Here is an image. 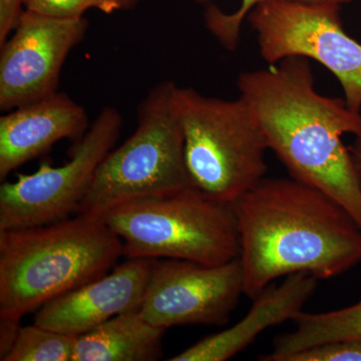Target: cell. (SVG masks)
Wrapping results in <instances>:
<instances>
[{"instance_id":"1","label":"cell","mask_w":361,"mask_h":361,"mask_svg":"<svg viewBox=\"0 0 361 361\" xmlns=\"http://www.w3.org/2000/svg\"><path fill=\"white\" fill-rule=\"evenodd\" d=\"M243 291L255 299L275 279L338 276L361 262V228L334 198L294 178H263L232 204Z\"/></svg>"},{"instance_id":"2","label":"cell","mask_w":361,"mask_h":361,"mask_svg":"<svg viewBox=\"0 0 361 361\" xmlns=\"http://www.w3.org/2000/svg\"><path fill=\"white\" fill-rule=\"evenodd\" d=\"M237 87L290 177L329 195L361 228V189L342 141L360 134L361 113L316 92L310 61L301 56L240 73Z\"/></svg>"},{"instance_id":"3","label":"cell","mask_w":361,"mask_h":361,"mask_svg":"<svg viewBox=\"0 0 361 361\" xmlns=\"http://www.w3.org/2000/svg\"><path fill=\"white\" fill-rule=\"evenodd\" d=\"M99 217L0 231V318L20 322L45 303L104 276L123 256Z\"/></svg>"},{"instance_id":"4","label":"cell","mask_w":361,"mask_h":361,"mask_svg":"<svg viewBox=\"0 0 361 361\" xmlns=\"http://www.w3.org/2000/svg\"><path fill=\"white\" fill-rule=\"evenodd\" d=\"M99 218L122 240L128 259L221 265L239 257L232 204L215 200L194 186L123 204Z\"/></svg>"},{"instance_id":"5","label":"cell","mask_w":361,"mask_h":361,"mask_svg":"<svg viewBox=\"0 0 361 361\" xmlns=\"http://www.w3.org/2000/svg\"><path fill=\"white\" fill-rule=\"evenodd\" d=\"M165 80L137 106V126L97 168L78 215L101 217L116 207L193 186L185 161L184 135L176 90Z\"/></svg>"},{"instance_id":"6","label":"cell","mask_w":361,"mask_h":361,"mask_svg":"<svg viewBox=\"0 0 361 361\" xmlns=\"http://www.w3.org/2000/svg\"><path fill=\"white\" fill-rule=\"evenodd\" d=\"M176 104L194 187L233 204L265 178L269 145L257 116L241 97L229 101L178 87Z\"/></svg>"},{"instance_id":"7","label":"cell","mask_w":361,"mask_h":361,"mask_svg":"<svg viewBox=\"0 0 361 361\" xmlns=\"http://www.w3.org/2000/svg\"><path fill=\"white\" fill-rule=\"evenodd\" d=\"M248 20L269 65L292 56L314 59L337 78L348 108L361 113V44L344 30L338 4L265 0Z\"/></svg>"},{"instance_id":"8","label":"cell","mask_w":361,"mask_h":361,"mask_svg":"<svg viewBox=\"0 0 361 361\" xmlns=\"http://www.w3.org/2000/svg\"><path fill=\"white\" fill-rule=\"evenodd\" d=\"M123 118L106 106L59 167L42 163L33 174L20 175L0 187V231L51 224L77 213L97 168L115 147Z\"/></svg>"},{"instance_id":"9","label":"cell","mask_w":361,"mask_h":361,"mask_svg":"<svg viewBox=\"0 0 361 361\" xmlns=\"http://www.w3.org/2000/svg\"><path fill=\"white\" fill-rule=\"evenodd\" d=\"M243 291L239 259L221 265L154 259L140 314L166 329L183 325L224 326Z\"/></svg>"},{"instance_id":"10","label":"cell","mask_w":361,"mask_h":361,"mask_svg":"<svg viewBox=\"0 0 361 361\" xmlns=\"http://www.w3.org/2000/svg\"><path fill=\"white\" fill-rule=\"evenodd\" d=\"M85 18L25 11L0 52V109L13 111L58 92L63 63L87 30Z\"/></svg>"},{"instance_id":"11","label":"cell","mask_w":361,"mask_h":361,"mask_svg":"<svg viewBox=\"0 0 361 361\" xmlns=\"http://www.w3.org/2000/svg\"><path fill=\"white\" fill-rule=\"evenodd\" d=\"M153 264L154 259H129L111 273L45 303L33 323L78 336L121 313L139 310Z\"/></svg>"},{"instance_id":"12","label":"cell","mask_w":361,"mask_h":361,"mask_svg":"<svg viewBox=\"0 0 361 361\" xmlns=\"http://www.w3.org/2000/svg\"><path fill=\"white\" fill-rule=\"evenodd\" d=\"M87 130V111L63 92L14 109L0 118V179L61 140L82 139Z\"/></svg>"},{"instance_id":"13","label":"cell","mask_w":361,"mask_h":361,"mask_svg":"<svg viewBox=\"0 0 361 361\" xmlns=\"http://www.w3.org/2000/svg\"><path fill=\"white\" fill-rule=\"evenodd\" d=\"M318 279L310 273L288 275L279 286H268L253 299L243 319L190 346L170 361H225L238 355L270 327L293 322L317 288Z\"/></svg>"},{"instance_id":"14","label":"cell","mask_w":361,"mask_h":361,"mask_svg":"<svg viewBox=\"0 0 361 361\" xmlns=\"http://www.w3.org/2000/svg\"><path fill=\"white\" fill-rule=\"evenodd\" d=\"M165 331L139 310L121 313L77 336L73 361L158 360Z\"/></svg>"},{"instance_id":"15","label":"cell","mask_w":361,"mask_h":361,"mask_svg":"<svg viewBox=\"0 0 361 361\" xmlns=\"http://www.w3.org/2000/svg\"><path fill=\"white\" fill-rule=\"evenodd\" d=\"M295 329L274 339L273 351L262 361H284L304 349L341 339L361 338V301L329 312H301L293 319Z\"/></svg>"},{"instance_id":"16","label":"cell","mask_w":361,"mask_h":361,"mask_svg":"<svg viewBox=\"0 0 361 361\" xmlns=\"http://www.w3.org/2000/svg\"><path fill=\"white\" fill-rule=\"evenodd\" d=\"M75 339L35 323L21 326L4 361H73Z\"/></svg>"},{"instance_id":"17","label":"cell","mask_w":361,"mask_h":361,"mask_svg":"<svg viewBox=\"0 0 361 361\" xmlns=\"http://www.w3.org/2000/svg\"><path fill=\"white\" fill-rule=\"evenodd\" d=\"M26 11L51 18H84L85 11L97 8L106 14L123 9L120 0H23Z\"/></svg>"},{"instance_id":"18","label":"cell","mask_w":361,"mask_h":361,"mask_svg":"<svg viewBox=\"0 0 361 361\" xmlns=\"http://www.w3.org/2000/svg\"><path fill=\"white\" fill-rule=\"evenodd\" d=\"M263 1L265 0H242L238 11L232 13H223L218 7L211 6L205 13L207 28L226 49L235 51L240 42L242 23L252 9Z\"/></svg>"},{"instance_id":"19","label":"cell","mask_w":361,"mask_h":361,"mask_svg":"<svg viewBox=\"0 0 361 361\" xmlns=\"http://www.w3.org/2000/svg\"><path fill=\"white\" fill-rule=\"evenodd\" d=\"M284 361H361V338L326 342L294 353Z\"/></svg>"},{"instance_id":"20","label":"cell","mask_w":361,"mask_h":361,"mask_svg":"<svg viewBox=\"0 0 361 361\" xmlns=\"http://www.w3.org/2000/svg\"><path fill=\"white\" fill-rule=\"evenodd\" d=\"M20 327L18 320L0 318V360L4 361L13 348Z\"/></svg>"},{"instance_id":"21","label":"cell","mask_w":361,"mask_h":361,"mask_svg":"<svg viewBox=\"0 0 361 361\" xmlns=\"http://www.w3.org/2000/svg\"><path fill=\"white\" fill-rule=\"evenodd\" d=\"M348 149L353 167H355L356 178H357L361 189V133L355 135V142L350 147H348Z\"/></svg>"},{"instance_id":"22","label":"cell","mask_w":361,"mask_h":361,"mask_svg":"<svg viewBox=\"0 0 361 361\" xmlns=\"http://www.w3.org/2000/svg\"><path fill=\"white\" fill-rule=\"evenodd\" d=\"M21 7H23V0H0V8L4 13H18Z\"/></svg>"},{"instance_id":"23","label":"cell","mask_w":361,"mask_h":361,"mask_svg":"<svg viewBox=\"0 0 361 361\" xmlns=\"http://www.w3.org/2000/svg\"><path fill=\"white\" fill-rule=\"evenodd\" d=\"M293 1L307 4H338V6H341V4H346V2H350L353 0H293Z\"/></svg>"},{"instance_id":"24","label":"cell","mask_w":361,"mask_h":361,"mask_svg":"<svg viewBox=\"0 0 361 361\" xmlns=\"http://www.w3.org/2000/svg\"><path fill=\"white\" fill-rule=\"evenodd\" d=\"M123 9L132 8L137 4L139 0H120Z\"/></svg>"}]
</instances>
